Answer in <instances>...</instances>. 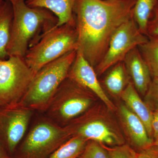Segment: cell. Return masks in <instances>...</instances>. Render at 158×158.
<instances>
[{"mask_svg": "<svg viewBox=\"0 0 158 158\" xmlns=\"http://www.w3.org/2000/svg\"><path fill=\"white\" fill-rule=\"evenodd\" d=\"M136 1L77 0L73 11L77 51L94 69L104 56L115 31L133 17Z\"/></svg>", "mask_w": 158, "mask_h": 158, "instance_id": "cell-1", "label": "cell"}, {"mask_svg": "<svg viewBox=\"0 0 158 158\" xmlns=\"http://www.w3.org/2000/svg\"><path fill=\"white\" fill-rule=\"evenodd\" d=\"M12 5L13 18L7 52L9 57L24 58L43 34L57 26L58 19L47 9L32 8L24 1Z\"/></svg>", "mask_w": 158, "mask_h": 158, "instance_id": "cell-2", "label": "cell"}, {"mask_svg": "<svg viewBox=\"0 0 158 158\" xmlns=\"http://www.w3.org/2000/svg\"><path fill=\"white\" fill-rule=\"evenodd\" d=\"M77 50L44 65L35 74L18 105L32 110L46 111L60 85L67 78Z\"/></svg>", "mask_w": 158, "mask_h": 158, "instance_id": "cell-3", "label": "cell"}, {"mask_svg": "<svg viewBox=\"0 0 158 158\" xmlns=\"http://www.w3.org/2000/svg\"><path fill=\"white\" fill-rule=\"evenodd\" d=\"M77 48L76 24H65L56 26L43 34L28 49L24 59L35 75L48 63Z\"/></svg>", "mask_w": 158, "mask_h": 158, "instance_id": "cell-4", "label": "cell"}, {"mask_svg": "<svg viewBox=\"0 0 158 158\" xmlns=\"http://www.w3.org/2000/svg\"><path fill=\"white\" fill-rule=\"evenodd\" d=\"M110 110L101 107L88 109L65 126L71 136H78L88 141L104 145H121L124 139L116 123L109 114Z\"/></svg>", "mask_w": 158, "mask_h": 158, "instance_id": "cell-5", "label": "cell"}, {"mask_svg": "<svg viewBox=\"0 0 158 158\" xmlns=\"http://www.w3.org/2000/svg\"><path fill=\"white\" fill-rule=\"evenodd\" d=\"M93 95L67 77L46 111L52 121L59 125L67 124L90 109L93 102Z\"/></svg>", "mask_w": 158, "mask_h": 158, "instance_id": "cell-6", "label": "cell"}, {"mask_svg": "<svg viewBox=\"0 0 158 158\" xmlns=\"http://www.w3.org/2000/svg\"><path fill=\"white\" fill-rule=\"evenodd\" d=\"M34 75L23 57L10 56L0 59V107L18 104Z\"/></svg>", "mask_w": 158, "mask_h": 158, "instance_id": "cell-7", "label": "cell"}, {"mask_svg": "<svg viewBox=\"0 0 158 158\" xmlns=\"http://www.w3.org/2000/svg\"><path fill=\"white\" fill-rule=\"evenodd\" d=\"M148 40V37L140 31L133 17L123 23L113 34L104 56L94 68L97 76L124 61L130 51Z\"/></svg>", "mask_w": 158, "mask_h": 158, "instance_id": "cell-8", "label": "cell"}, {"mask_svg": "<svg viewBox=\"0 0 158 158\" xmlns=\"http://www.w3.org/2000/svg\"><path fill=\"white\" fill-rule=\"evenodd\" d=\"M70 138L66 127L52 120H42L29 132L23 143L22 153L26 158H42Z\"/></svg>", "mask_w": 158, "mask_h": 158, "instance_id": "cell-9", "label": "cell"}, {"mask_svg": "<svg viewBox=\"0 0 158 158\" xmlns=\"http://www.w3.org/2000/svg\"><path fill=\"white\" fill-rule=\"evenodd\" d=\"M33 111L18 104L0 110V142L9 153L23 138Z\"/></svg>", "mask_w": 158, "mask_h": 158, "instance_id": "cell-10", "label": "cell"}, {"mask_svg": "<svg viewBox=\"0 0 158 158\" xmlns=\"http://www.w3.org/2000/svg\"><path fill=\"white\" fill-rule=\"evenodd\" d=\"M67 77L100 99L110 111H116V107L102 87L94 68L78 51L77 50L76 56L71 66Z\"/></svg>", "mask_w": 158, "mask_h": 158, "instance_id": "cell-11", "label": "cell"}, {"mask_svg": "<svg viewBox=\"0 0 158 158\" xmlns=\"http://www.w3.org/2000/svg\"><path fill=\"white\" fill-rule=\"evenodd\" d=\"M118 115L122 126L130 143L139 152L153 144L154 141L149 137L143 123L124 103L119 106Z\"/></svg>", "mask_w": 158, "mask_h": 158, "instance_id": "cell-12", "label": "cell"}, {"mask_svg": "<svg viewBox=\"0 0 158 158\" xmlns=\"http://www.w3.org/2000/svg\"><path fill=\"white\" fill-rule=\"evenodd\" d=\"M123 62L134 87L140 95L144 97L152 78L138 48L130 51Z\"/></svg>", "mask_w": 158, "mask_h": 158, "instance_id": "cell-13", "label": "cell"}, {"mask_svg": "<svg viewBox=\"0 0 158 158\" xmlns=\"http://www.w3.org/2000/svg\"><path fill=\"white\" fill-rule=\"evenodd\" d=\"M77 0H27L32 8H43L52 12L58 19L57 26L76 24L74 8Z\"/></svg>", "mask_w": 158, "mask_h": 158, "instance_id": "cell-14", "label": "cell"}, {"mask_svg": "<svg viewBox=\"0 0 158 158\" xmlns=\"http://www.w3.org/2000/svg\"><path fill=\"white\" fill-rule=\"evenodd\" d=\"M120 98L126 106L143 123L149 137L152 139L151 127L152 112L140 97V94L131 81Z\"/></svg>", "mask_w": 158, "mask_h": 158, "instance_id": "cell-15", "label": "cell"}, {"mask_svg": "<svg viewBox=\"0 0 158 158\" xmlns=\"http://www.w3.org/2000/svg\"><path fill=\"white\" fill-rule=\"evenodd\" d=\"M110 68L104 80V85L110 94L120 98L131 79L123 61L116 63Z\"/></svg>", "mask_w": 158, "mask_h": 158, "instance_id": "cell-16", "label": "cell"}, {"mask_svg": "<svg viewBox=\"0 0 158 158\" xmlns=\"http://www.w3.org/2000/svg\"><path fill=\"white\" fill-rule=\"evenodd\" d=\"M13 18L11 3L4 1L0 7V59L9 57L7 48L11 38V26Z\"/></svg>", "mask_w": 158, "mask_h": 158, "instance_id": "cell-17", "label": "cell"}, {"mask_svg": "<svg viewBox=\"0 0 158 158\" xmlns=\"http://www.w3.org/2000/svg\"><path fill=\"white\" fill-rule=\"evenodd\" d=\"M158 5V0H136L133 9V19L139 30L146 36L148 21Z\"/></svg>", "mask_w": 158, "mask_h": 158, "instance_id": "cell-18", "label": "cell"}, {"mask_svg": "<svg viewBox=\"0 0 158 158\" xmlns=\"http://www.w3.org/2000/svg\"><path fill=\"white\" fill-rule=\"evenodd\" d=\"M138 48L152 78L158 77V36L148 37L147 41Z\"/></svg>", "mask_w": 158, "mask_h": 158, "instance_id": "cell-19", "label": "cell"}, {"mask_svg": "<svg viewBox=\"0 0 158 158\" xmlns=\"http://www.w3.org/2000/svg\"><path fill=\"white\" fill-rule=\"evenodd\" d=\"M88 141L80 136H73L48 158H77L83 152Z\"/></svg>", "mask_w": 158, "mask_h": 158, "instance_id": "cell-20", "label": "cell"}, {"mask_svg": "<svg viewBox=\"0 0 158 158\" xmlns=\"http://www.w3.org/2000/svg\"><path fill=\"white\" fill-rule=\"evenodd\" d=\"M77 158H110L102 144L93 141H88L82 153Z\"/></svg>", "mask_w": 158, "mask_h": 158, "instance_id": "cell-21", "label": "cell"}, {"mask_svg": "<svg viewBox=\"0 0 158 158\" xmlns=\"http://www.w3.org/2000/svg\"><path fill=\"white\" fill-rule=\"evenodd\" d=\"M102 145L107 151L110 158H137V152L128 144H123L113 147Z\"/></svg>", "mask_w": 158, "mask_h": 158, "instance_id": "cell-22", "label": "cell"}, {"mask_svg": "<svg viewBox=\"0 0 158 158\" xmlns=\"http://www.w3.org/2000/svg\"><path fill=\"white\" fill-rule=\"evenodd\" d=\"M144 101L152 112L158 110V77L152 78Z\"/></svg>", "mask_w": 158, "mask_h": 158, "instance_id": "cell-23", "label": "cell"}, {"mask_svg": "<svg viewBox=\"0 0 158 158\" xmlns=\"http://www.w3.org/2000/svg\"><path fill=\"white\" fill-rule=\"evenodd\" d=\"M148 37L158 36V5L151 15L147 28Z\"/></svg>", "mask_w": 158, "mask_h": 158, "instance_id": "cell-24", "label": "cell"}, {"mask_svg": "<svg viewBox=\"0 0 158 158\" xmlns=\"http://www.w3.org/2000/svg\"><path fill=\"white\" fill-rule=\"evenodd\" d=\"M151 127L152 139L154 141L158 139V110L152 112Z\"/></svg>", "mask_w": 158, "mask_h": 158, "instance_id": "cell-25", "label": "cell"}, {"mask_svg": "<svg viewBox=\"0 0 158 158\" xmlns=\"http://www.w3.org/2000/svg\"><path fill=\"white\" fill-rule=\"evenodd\" d=\"M151 147L137 153V158H155Z\"/></svg>", "mask_w": 158, "mask_h": 158, "instance_id": "cell-26", "label": "cell"}, {"mask_svg": "<svg viewBox=\"0 0 158 158\" xmlns=\"http://www.w3.org/2000/svg\"><path fill=\"white\" fill-rule=\"evenodd\" d=\"M0 158H12L9 155L8 151L0 142Z\"/></svg>", "mask_w": 158, "mask_h": 158, "instance_id": "cell-27", "label": "cell"}, {"mask_svg": "<svg viewBox=\"0 0 158 158\" xmlns=\"http://www.w3.org/2000/svg\"><path fill=\"white\" fill-rule=\"evenodd\" d=\"M151 147L152 149L155 158H158V146L153 144Z\"/></svg>", "mask_w": 158, "mask_h": 158, "instance_id": "cell-28", "label": "cell"}, {"mask_svg": "<svg viewBox=\"0 0 158 158\" xmlns=\"http://www.w3.org/2000/svg\"><path fill=\"white\" fill-rule=\"evenodd\" d=\"M3 1L9 2L11 4H13L14 3L17 2H20V1H25V0H3Z\"/></svg>", "mask_w": 158, "mask_h": 158, "instance_id": "cell-29", "label": "cell"}, {"mask_svg": "<svg viewBox=\"0 0 158 158\" xmlns=\"http://www.w3.org/2000/svg\"><path fill=\"white\" fill-rule=\"evenodd\" d=\"M154 144L158 146V139L156 141H154Z\"/></svg>", "mask_w": 158, "mask_h": 158, "instance_id": "cell-30", "label": "cell"}, {"mask_svg": "<svg viewBox=\"0 0 158 158\" xmlns=\"http://www.w3.org/2000/svg\"><path fill=\"white\" fill-rule=\"evenodd\" d=\"M3 2H4V1H3V0H0V7L2 6V4Z\"/></svg>", "mask_w": 158, "mask_h": 158, "instance_id": "cell-31", "label": "cell"}, {"mask_svg": "<svg viewBox=\"0 0 158 158\" xmlns=\"http://www.w3.org/2000/svg\"><path fill=\"white\" fill-rule=\"evenodd\" d=\"M105 1H115V0H105Z\"/></svg>", "mask_w": 158, "mask_h": 158, "instance_id": "cell-32", "label": "cell"}, {"mask_svg": "<svg viewBox=\"0 0 158 158\" xmlns=\"http://www.w3.org/2000/svg\"><path fill=\"white\" fill-rule=\"evenodd\" d=\"M1 109H2V108H1V107H0V110H1Z\"/></svg>", "mask_w": 158, "mask_h": 158, "instance_id": "cell-33", "label": "cell"}]
</instances>
